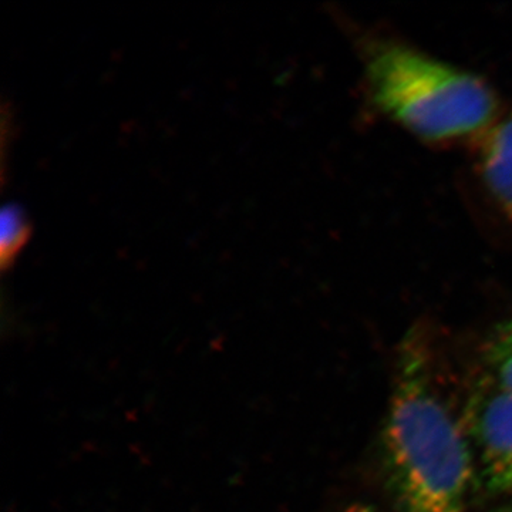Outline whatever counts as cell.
<instances>
[{"label":"cell","mask_w":512,"mask_h":512,"mask_svg":"<svg viewBox=\"0 0 512 512\" xmlns=\"http://www.w3.org/2000/svg\"><path fill=\"white\" fill-rule=\"evenodd\" d=\"M32 224L25 208L9 202L0 212V264L8 271L32 237Z\"/></svg>","instance_id":"5"},{"label":"cell","mask_w":512,"mask_h":512,"mask_svg":"<svg viewBox=\"0 0 512 512\" xmlns=\"http://www.w3.org/2000/svg\"><path fill=\"white\" fill-rule=\"evenodd\" d=\"M343 512H375L370 510L369 507H365V505H353V507L348 508V510Z\"/></svg>","instance_id":"7"},{"label":"cell","mask_w":512,"mask_h":512,"mask_svg":"<svg viewBox=\"0 0 512 512\" xmlns=\"http://www.w3.org/2000/svg\"><path fill=\"white\" fill-rule=\"evenodd\" d=\"M491 379L512 393V318L500 323L488 343Z\"/></svg>","instance_id":"6"},{"label":"cell","mask_w":512,"mask_h":512,"mask_svg":"<svg viewBox=\"0 0 512 512\" xmlns=\"http://www.w3.org/2000/svg\"><path fill=\"white\" fill-rule=\"evenodd\" d=\"M383 456L400 512H467L473 451L434 384L426 346L414 336L400 348Z\"/></svg>","instance_id":"1"},{"label":"cell","mask_w":512,"mask_h":512,"mask_svg":"<svg viewBox=\"0 0 512 512\" xmlns=\"http://www.w3.org/2000/svg\"><path fill=\"white\" fill-rule=\"evenodd\" d=\"M480 174L485 190L512 220V116L497 124L485 140Z\"/></svg>","instance_id":"4"},{"label":"cell","mask_w":512,"mask_h":512,"mask_svg":"<svg viewBox=\"0 0 512 512\" xmlns=\"http://www.w3.org/2000/svg\"><path fill=\"white\" fill-rule=\"evenodd\" d=\"M468 443L485 487L512 498V393L485 383L467 407Z\"/></svg>","instance_id":"3"},{"label":"cell","mask_w":512,"mask_h":512,"mask_svg":"<svg viewBox=\"0 0 512 512\" xmlns=\"http://www.w3.org/2000/svg\"><path fill=\"white\" fill-rule=\"evenodd\" d=\"M508 512H512V510H511V511H508Z\"/></svg>","instance_id":"8"},{"label":"cell","mask_w":512,"mask_h":512,"mask_svg":"<svg viewBox=\"0 0 512 512\" xmlns=\"http://www.w3.org/2000/svg\"><path fill=\"white\" fill-rule=\"evenodd\" d=\"M366 77L376 106L423 140L470 136L497 111L493 90L476 74L402 43L373 47Z\"/></svg>","instance_id":"2"}]
</instances>
